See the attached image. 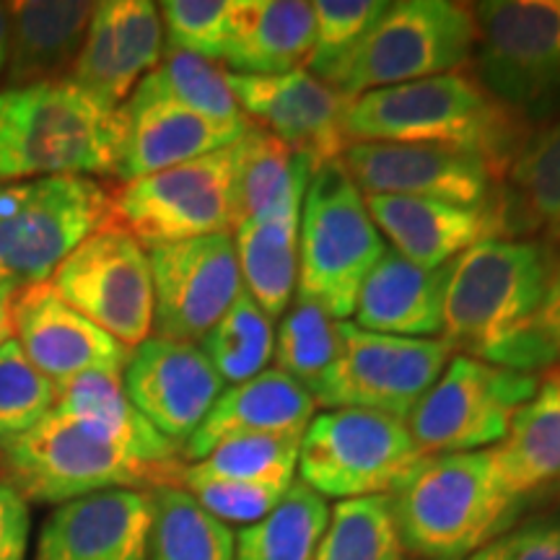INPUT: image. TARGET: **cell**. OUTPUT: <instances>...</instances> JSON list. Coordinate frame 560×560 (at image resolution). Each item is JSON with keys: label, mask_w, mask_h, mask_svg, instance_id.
<instances>
[{"label": "cell", "mask_w": 560, "mask_h": 560, "mask_svg": "<svg viewBox=\"0 0 560 560\" xmlns=\"http://www.w3.org/2000/svg\"><path fill=\"white\" fill-rule=\"evenodd\" d=\"M247 0H166L159 5L170 47L206 60L226 58Z\"/></svg>", "instance_id": "ab89813d"}, {"label": "cell", "mask_w": 560, "mask_h": 560, "mask_svg": "<svg viewBox=\"0 0 560 560\" xmlns=\"http://www.w3.org/2000/svg\"><path fill=\"white\" fill-rule=\"evenodd\" d=\"M478 79L509 109L540 107L560 91V0L472 5Z\"/></svg>", "instance_id": "5bb4252c"}, {"label": "cell", "mask_w": 560, "mask_h": 560, "mask_svg": "<svg viewBox=\"0 0 560 560\" xmlns=\"http://www.w3.org/2000/svg\"><path fill=\"white\" fill-rule=\"evenodd\" d=\"M0 467L26 503H62L117 488L177 486L182 467L161 470L128 457L60 412L0 446Z\"/></svg>", "instance_id": "ba28073f"}, {"label": "cell", "mask_w": 560, "mask_h": 560, "mask_svg": "<svg viewBox=\"0 0 560 560\" xmlns=\"http://www.w3.org/2000/svg\"><path fill=\"white\" fill-rule=\"evenodd\" d=\"M314 397L278 369H265L255 380L223 389L208 418L185 444L190 459H202L221 441L265 433H304L312 423Z\"/></svg>", "instance_id": "cb8c5ba5"}, {"label": "cell", "mask_w": 560, "mask_h": 560, "mask_svg": "<svg viewBox=\"0 0 560 560\" xmlns=\"http://www.w3.org/2000/svg\"><path fill=\"white\" fill-rule=\"evenodd\" d=\"M299 223L247 221L234 231L244 291L270 319H280L299 285Z\"/></svg>", "instance_id": "4dcf8cb0"}, {"label": "cell", "mask_w": 560, "mask_h": 560, "mask_svg": "<svg viewBox=\"0 0 560 560\" xmlns=\"http://www.w3.org/2000/svg\"><path fill=\"white\" fill-rule=\"evenodd\" d=\"M314 45V9L304 0H247L223 62L229 73L283 75L306 68Z\"/></svg>", "instance_id": "f546056e"}, {"label": "cell", "mask_w": 560, "mask_h": 560, "mask_svg": "<svg viewBox=\"0 0 560 560\" xmlns=\"http://www.w3.org/2000/svg\"><path fill=\"white\" fill-rule=\"evenodd\" d=\"M330 509L304 482H293L283 501L236 535L234 560H314Z\"/></svg>", "instance_id": "1f68e13d"}, {"label": "cell", "mask_w": 560, "mask_h": 560, "mask_svg": "<svg viewBox=\"0 0 560 560\" xmlns=\"http://www.w3.org/2000/svg\"><path fill=\"white\" fill-rule=\"evenodd\" d=\"M540 376L452 355L436 384L408 416L425 457L490 450L506 436L511 418L537 392Z\"/></svg>", "instance_id": "8fae6325"}, {"label": "cell", "mask_w": 560, "mask_h": 560, "mask_svg": "<svg viewBox=\"0 0 560 560\" xmlns=\"http://www.w3.org/2000/svg\"><path fill=\"white\" fill-rule=\"evenodd\" d=\"M338 350L340 322L332 319L314 301L293 296L276 332V353H272L278 363L276 369L312 395L338 359Z\"/></svg>", "instance_id": "74e56055"}, {"label": "cell", "mask_w": 560, "mask_h": 560, "mask_svg": "<svg viewBox=\"0 0 560 560\" xmlns=\"http://www.w3.org/2000/svg\"><path fill=\"white\" fill-rule=\"evenodd\" d=\"M366 208L382 240H389L397 255L425 270L446 268L478 242L511 231L503 200L482 208H462L400 195H366Z\"/></svg>", "instance_id": "7402d4cb"}, {"label": "cell", "mask_w": 560, "mask_h": 560, "mask_svg": "<svg viewBox=\"0 0 560 560\" xmlns=\"http://www.w3.org/2000/svg\"><path fill=\"white\" fill-rule=\"evenodd\" d=\"M446 268L425 270L387 247L355 299L353 325L395 338H433L441 332Z\"/></svg>", "instance_id": "4316f807"}, {"label": "cell", "mask_w": 560, "mask_h": 560, "mask_svg": "<svg viewBox=\"0 0 560 560\" xmlns=\"http://www.w3.org/2000/svg\"><path fill=\"white\" fill-rule=\"evenodd\" d=\"M452 355L436 338H395L340 322L338 359L312 397L317 408H361L408 420Z\"/></svg>", "instance_id": "7c38bea8"}, {"label": "cell", "mask_w": 560, "mask_h": 560, "mask_svg": "<svg viewBox=\"0 0 560 560\" xmlns=\"http://www.w3.org/2000/svg\"><path fill=\"white\" fill-rule=\"evenodd\" d=\"M13 340L26 359L55 384L89 371L122 374L130 353L112 335L68 306L50 283L30 285L16 293Z\"/></svg>", "instance_id": "44dd1931"}, {"label": "cell", "mask_w": 560, "mask_h": 560, "mask_svg": "<svg viewBox=\"0 0 560 560\" xmlns=\"http://www.w3.org/2000/svg\"><path fill=\"white\" fill-rule=\"evenodd\" d=\"M342 125L350 143L436 145L472 153L486 159L499 177L527 143L520 112L501 104L467 73L366 91L348 102Z\"/></svg>", "instance_id": "6da1fadb"}, {"label": "cell", "mask_w": 560, "mask_h": 560, "mask_svg": "<svg viewBox=\"0 0 560 560\" xmlns=\"http://www.w3.org/2000/svg\"><path fill=\"white\" fill-rule=\"evenodd\" d=\"M467 560H560V524L503 532Z\"/></svg>", "instance_id": "ee69618b"}, {"label": "cell", "mask_w": 560, "mask_h": 560, "mask_svg": "<svg viewBox=\"0 0 560 560\" xmlns=\"http://www.w3.org/2000/svg\"><path fill=\"white\" fill-rule=\"evenodd\" d=\"M151 495L149 560H234V532L210 516L187 490L161 486Z\"/></svg>", "instance_id": "d6a6232c"}, {"label": "cell", "mask_w": 560, "mask_h": 560, "mask_svg": "<svg viewBox=\"0 0 560 560\" xmlns=\"http://www.w3.org/2000/svg\"><path fill=\"white\" fill-rule=\"evenodd\" d=\"M226 79L247 120L310 161L314 172L342 159L350 145L342 125L348 100L314 79L310 70L283 75H240L226 70Z\"/></svg>", "instance_id": "2e32d148"}, {"label": "cell", "mask_w": 560, "mask_h": 560, "mask_svg": "<svg viewBox=\"0 0 560 560\" xmlns=\"http://www.w3.org/2000/svg\"><path fill=\"white\" fill-rule=\"evenodd\" d=\"M122 384L130 402L174 444L190 441L223 392L221 376L200 346L159 335L130 350Z\"/></svg>", "instance_id": "ac0fdd59"}, {"label": "cell", "mask_w": 560, "mask_h": 560, "mask_svg": "<svg viewBox=\"0 0 560 560\" xmlns=\"http://www.w3.org/2000/svg\"><path fill=\"white\" fill-rule=\"evenodd\" d=\"M400 540L389 495L338 501L330 511L314 560H402Z\"/></svg>", "instance_id": "8d00e7d4"}, {"label": "cell", "mask_w": 560, "mask_h": 560, "mask_svg": "<svg viewBox=\"0 0 560 560\" xmlns=\"http://www.w3.org/2000/svg\"><path fill=\"white\" fill-rule=\"evenodd\" d=\"M153 495L102 490L62 503L42 524L34 560H149Z\"/></svg>", "instance_id": "ffe728a7"}, {"label": "cell", "mask_w": 560, "mask_h": 560, "mask_svg": "<svg viewBox=\"0 0 560 560\" xmlns=\"http://www.w3.org/2000/svg\"><path fill=\"white\" fill-rule=\"evenodd\" d=\"M55 412L83 425L89 433L128 457L161 470H177V444L145 420L125 392L120 371H89L55 384Z\"/></svg>", "instance_id": "484cf974"}, {"label": "cell", "mask_w": 560, "mask_h": 560, "mask_svg": "<svg viewBox=\"0 0 560 560\" xmlns=\"http://www.w3.org/2000/svg\"><path fill=\"white\" fill-rule=\"evenodd\" d=\"M342 166L363 195H400L452 202L462 208L493 206L501 177L472 153L408 143H350Z\"/></svg>", "instance_id": "e0dca14e"}, {"label": "cell", "mask_w": 560, "mask_h": 560, "mask_svg": "<svg viewBox=\"0 0 560 560\" xmlns=\"http://www.w3.org/2000/svg\"><path fill=\"white\" fill-rule=\"evenodd\" d=\"M164 55V24L149 0H104L94 3L86 39L68 79L112 107L130 94Z\"/></svg>", "instance_id": "d6986e66"}, {"label": "cell", "mask_w": 560, "mask_h": 560, "mask_svg": "<svg viewBox=\"0 0 560 560\" xmlns=\"http://www.w3.org/2000/svg\"><path fill=\"white\" fill-rule=\"evenodd\" d=\"M384 249L387 242L371 221L366 195L342 159L314 172L301 206L296 296L346 322L353 317L363 280Z\"/></svg>", "instance_id": "8992f818"}, {"label": "cell", "mask_w": 560, "mask_h": 560, "mask_svg": "<svg viewBox=\"0 0 560 560\" xmlns=\"http://www.w3.org/2000/svg\"><path fill=\"white\" fill-rule=\"evenodd\" d=\"M425 454L408 420L361 408H335L312 418L301 436V482L322 499L389 495Z\"/></svg>", "instance_id": "9c48e42d"}, {"label": "cell", "mask_w": 560, "mask_h": 560, "mask_svg": "<svg viewBox=\"0 0 560 560\" xmlns=\"http://www.w3.org/2000/svg\"><path fill=\"white\" fill-rule=\"evenodd\" d=\"M540 242L490 236L446 265L441 342L452 353L511 369L552 278Z\"/></svg>", "instance_id": "7a4b0ae2"}, {"label": "cell", "mask_w": 560, "mask_h": 560, "mask_svg": "<svg viewBox=\"0 0 560 560\" xmlns=\"http://www.w3.org/2000/svg\"><path fill=\"white\" fill-rule=\"evenodd\" d=\"M301 436L304 433H265L221 441L195 465L182 467L179 475L206 480H293Z\"/></svg>", "instance_id": "f35d334b"}, {"label": "cell", "mask_w": 560, "mask_h": 560, "mask_svg": "<svg viewBox=\"0 0 560 560\" xmlns=\"http://www.w3.org/2000/svg\"><path fill=\"white\" fill-rule=\"evenodd\" d=\"M140 89L164 100L177 102L182 107L200 112L210 120L229 125H252L231 94L226 70L200 55L166 47L159 66L138 83Z\"/></svg>", "instance_id": "d590c367"}, {"label": "cell", "mask_w": 560, "mask_h": 560, "mask_svg": "<svg viewBox=\"0 0 560 560\" xmlns=\"http://www.w3.org/2000/svg\"><path fill=\"white\" fill-rule=\"evenodd\" d=\"M16 293L11 285L0 283V346L13 340V301H16Z\"/></svg>", "instance_id": "7dc6e473"}, {"label": "cell", "mask_w": 560, "mask_h": 560, "mask_svg": "<svg viewBox=\"0 0 560 560\" xmlns=\"http://www.w3.org/2000/svg\"><path fill=\"white\" fill-rule=\"evenodd\" d=\"M125 109V145L117 177L132 182L236 143L252 125L210 120L136 86Z\"/></svg>", "instance_id": "603a6c76"}, {"label": "cell", "mask_w": 560, "mask_h": 560, "mask_svg": "<svg viewBox=\"0 0 560 560\" xmlns=\"http://www.w3.org/2000/svg\"><path fill=\"white\" fill-rule=\"evenodd\" d=\"M94 3L19 0L9 3V60L3 89L68 79L79 58Z\"/></svg>", "instance_id": "d4e9b609"}, {"label": "cell", "mask_w": 560, "mask_h": 560, "mask_svg": "<svg viewBox=\"0 0 560 560\" xmlns=\"http://www.w3.org/2000/svg\"><path fill=\"white\" fill-rule=\"evenodd\" d=\"M153 330L159 338L200 342L242 293L234 234H210L149 249Z\"/></svg>", "instance_id": "9a60e30c"}, {"label": "cell", "mask_w": 560, "mask_h": 560, "mask_svg": "<svg viewBox=\"0 0 560 560\" xmlns=\"http://www.w3.org/2000/svg\"><path fill=\"white\" fill-rule=\"evenodd\" d=\"M5 60H9V3H0V86H3Z\"/></svg>", "instance_id": "c3c4849f"}, {"label": "cell", "mask_w": 560, "mask_h": 560, "mask_svg": "<svg viewBox=\"0 0 560 560\" xmlns=\"http://www.w3.org/2000/svg\"><path fill=\"white\" fill-rule=\"evenodd\" d=\"M532 330L540 338L545 353H548L550 366L560 369V262L552 268V278L545 293L540 310L532 319Z\"/></svg>", "instance_id": "bcb514c9"}, {"label": "cell", "mask_w": 560, "mask_h": 560, "mask_svg": "<svg viewBox=\"0 0 560 560\" xmlns=\"http://www.w3.org/2000/svg\"><path fill=\"white\" fill-rule=\"evenodd\" d=\"M511 231L540 226L560 236V120L527 138L509 170Z\"/></svg>", "instance_id": "836d02e7"}, {"label": "cell", "mask_w": 560, "mask_h": 560, "mask_svg": "<svg viewBox=\"0 0 560 560\" xmlns=\"http://www.w3.org/2000/svg\"><path fill=\"white\" fill-rule=\"evenodd\" d=\"M30 527V503L0 480V560H26Z\"/></svg>", "instance_id": "f6af8a7d"}, {"label": "cell", "mask_w": 560, "mask_h": 560, "mask_svg": "<svg viewBox=\"0 0 560 560\" xmlns=\"http://www.w3.org/2000/svg\"><path fill=\"white\" fill-rule=\"evenodd\" d=\"M236 143L149 174L112 195V221L143 249L236 231Z\"/></svg>", "instance_id": "30bf717a"}, {"label": "cell", "mask_w": 560, "mask_h": 560, "mask_svg": "<svg viewBox=\"0 0 560 560\" xmlns=\"http://www.w3.org/2000/svg\"><path fill=\"white\" fill-rule=\"evenodd\" d=\"M125 109L70 79L0 89V182L117 177Z\"/></svg>", "instance_id": "3957f363"}, {"label": "cell", "mask_w": 560, "mask_h": 560, "mask_svg": "<svg viewBox=\"0 0 560 560\" xmlns=\"http://www.w3.org/2000/svg\"><path fill=\"white\" fill-rule=\"evenodd\" d=\"M312 174L310 161L252 125L236 140V226L247 221L301 219Z\"/></svg>", "instance_id": "f1b7e54d"}, {"label": "cell", "mask_w": 560, "mask_h": 560, "mask_svg": "<svg viewBox=\"0 0 560 560\" xmlns=\"http://www.w3.org/2000/svg\"><path fill=\"white\" fill-rule=\"evenodd\" d=\"M47 283L58 296L112 335L138 348L153 330V278L149 249L115 221L104 223L62 260Z\"/></svg>", "instance_id": "4fadbf2b"}, {"label": "cell", "mask_w": 560, "mask_h": 560, "mask_svg": "<svg viewBox=\"0 0 560 560\" xmlns=\"http://www.w3.org/2000/svg\"><path fill=\"white\" fill-rule=\"evenodd\" d=\"M384 5L376 0H317L314 9V45L306 68L314 79H325L363 39Z\"/></svg>", "instance_id": "b9f144b4"}, {"label": "cell", "mask_w": 560, "mask_h": 560, "mask_svg": "<svg viewBox=\"0 0 560 560\" xmlns=\"http://www.w3.org/2000/svg\"><path fill=\"white\" fill-rule=\"evenodd\" d=\"M200 350L223 384L234 387V384L255 380L268 369L272 353H276L272 319L242 289L229 312L200 340Z\"/></svg>", "instance_id": "e575fe53"}, {"label": "cell", "mask_w": 560, "mask_h": 560, "mask_svg": "<svg viewBox=\"0 0 560 560\" xmlns=\"http://www.w3.org/2000/svg\"><path fill=\"white\" fill-rule=\"evenodd\" d=\"M495 472L516 499L560 482V369H548L537 392L490 446Z\"/></svg>", "instance_id": "83f0119b"}, {"label": "cell", "mask_w": 560, "mask_h": 560, "mask_svg": "<svg viewBox=\"0 0 560 560\" xmlns=\"http://www.w3.org/2000/svg\"><path fill=\"white\" fill-rule=\"evenodd\" d=\"M177 486L223 524H255L283 501L293 480H206L179 475Z\"/></svg>", "instance_id": "7bdbcfd3"}, {"label": "cell", "mask_w": 560, "mask_h": 560, "mask_svg": "<svg viewBox=\"0 0 560 560\" xmlns=\"http://www.w3.org/2000/svg\"><path fill=\"white\" fill-rule=\"evenodd\" d=\"M470 5L452 0H397L384 5L359 45L325 75L342 100L400 83L459 73L475 52Z\"/></svg>", "instance_id": "5b68a950"}, {"label": "cell", "mask_w": 560, "mask_h": 560, "mask_svg": "<svg viewBox=\"0 0 560 560\" xmlns=\"http://www.w3.org/2000/svg\"><path fill=\"white\" fill-rule=\"evenodd\" d=\"M389 501L405 550L423 560L475 556L503 535L522 506L488 450L425 457Z\"/></svg>", "instance_id": "277c9868"}, {"label": "cell", "mask_w": 560, "mask_h": 560, "mask_svg": "<svg viewBox=\"0 0 560 560\" xmlns=\"http://www.w3.org/2000/svg\"><path fill=\"white\" fill-rule=\"evenodd\" d=\"M112 221V195L91 177L0 182V283H47L83 240Z\"/></svg>", "instance_id": "52a82bcc"}, {"label": "cell", "mask_w": 560, "mask_h": 560, "mask_svg": "<svg viewBox=\"0 0 560 560\" xmlns=\"http://www.w3.org/2000/svg\"><path fill=\"white\" fill-rule=\"evenodd\" d=\"M55 402L58 387L26 359L19 342L0 346V446L50 416Z\"/></svg>", "instance_id": "60d3db41"}]
</instances>
